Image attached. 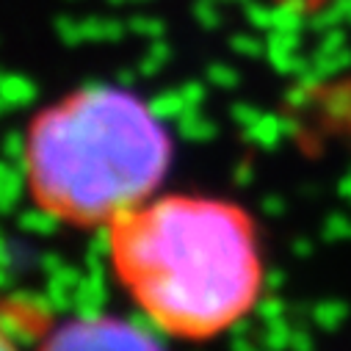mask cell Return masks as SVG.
I'll return each mask as SVG.
<instances>
[{"label":"cell","instance_id":"obj_1","mask_svg":"<svg viewBox=\"0 0 351 351\" xmlns=\"http://www.w3.org/2000/svg\"><path fill=\"white\" fill-rule=\"evenodd\" d=\"M106 243L119 288L155 332L174 340L227 335L266 285L257 227L227 199L152 197L111 224Z\"/></svg>","mask_w":351,"mask_h":351},{"label":"cell","instance_id":"obj_2","mask_svg":"<svg viewBox=\"0 0 351 351\" xmlns=\"http://www.w3.org/2000/svg\"><path fill=\"white\" fill-rule=\"evenodd\" d=\"M171 163L160 117L133 92L86 86L42 108L23 141L28 199L47 219L108 230L152 197Z\"/></svg>","mask_w":351,"mask_h":351},{"label":"cell","instance_id":"obj_3","mask_svg":"<svg viewBox=\"0 0 351 351\" xmlns=\"http://www.w3.org/2000/svg\"><path fill=\"white\" fill-rule=\"evenodd\" d=\"M39 351H163L155 335L128 318L77 315L56 326Z\"/></svg>","mask_w":351,"mask_h":351},{"label":"cell","instance_id":"obj_4","mask_svg":"<svg viewBox=\"0 0 351 351\" xmlns=\"http://www.w3.org/2000/svg\"><path fill=\"white\" fill-rule=\"evenodd\" d=\"M0 351H20L14 335H12V326H9V318L3 315V310H0Z\"/></svg>","mask_w":351,"mask_h":351},{"label":"cell","instance_id":"obj_5","mask_svg":"<svg viewBox=\"0 0 351 351\" xmlns=\"http://www.w3.org/2000/svg\"><path fill=\"white\" fill-rule=\"evenodd\" d=\"M288 3H293V6H313V9H318V6L329 3V0H288Z\"/></svg>","mask_w":351,"mask_h":351}]
</instances>
